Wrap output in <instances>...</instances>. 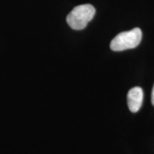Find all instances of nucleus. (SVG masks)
<instances>
[{"label":"nucleus","instance_id":"7ed1b4c3","mask_svg":"<svg viewBox=\"0 0 154 154\" xmlns=\"http://www.w3.org/2000/svg\"><path fill=\"white\" fill-rule=\"evenodd\" d=\"M143 99V92L138 86L132 88L127 95V102L129 110L133 113L138 112L142 106Z\"/></svg>","mask_w":154,"mask_h":154},{"label":"nucleus","instance_id":"20e7f679","mask_svg":"<svg viewBox=\"0 0 154 154\" xmlns=\"http://www.w3.org/2000/svg\"><path fill=\"white\" fill-rule=\"evenodd\" d=\"M151 103L154 106V85L152 89V93H151Z\"/></svg>","mask_w":154,"mask_h":154},{"label":"nucleus","instance_id":"f257e3e1","mask_svg":"<svg viewBox=\"0 0 154 154\" xmlns=\"http://www.w3.org/2000/svg\"><path fill=\"white\" fill-rule=\"evenodd\" d=\"M96 9L91 5H82L74 7L66 17V22L71 28L75 30H82L92 20Z\"/></svg>","mask_w":154,"mask_h":154},{"label":"nucleus","instance_id":"f03ea898","mask_svg":"<svg viewBox=\"0 0 154 154\" xmlns=\"http://www.w3.org/2000/svg\"><path fill=\"white\" fill-rule=\"evenodd\" d=\"M142 39V32L139 28L124 32L119 34L111 41L110 47L114 51L134 49L140 44Z\"/></svg>","mask_w":154,"mask_h":154}]
</instances>
